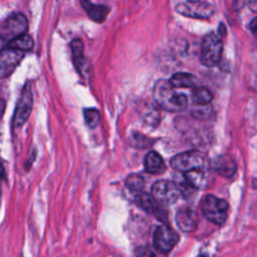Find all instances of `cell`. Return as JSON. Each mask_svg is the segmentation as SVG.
<instances>
[{"mask_svg":"<svg viewBox=\"0 0 257 257\" xmlns=\"http://www.w3.org/2000/svg\"><path fill=\"white\" fill-rule=\"evenodd\" d=\"M32 104H33V97H32L31 88L29 85H26L21 92V96L18 100L16 109H15V113L13 116L14 127L21 126L27 120L32 109Z\"/></svg>","mask_w":257,"mask_h":257,"instance_id":"ba28073f","label":"cell"},{"mask_svg":"<svg viewBox=\"0 0 257 257\" xmlns=\"http://www.w3.org/2000/svg\"><path fill=\"white\" fill-rule=\"evenodd\" d=\"M28 28V22L26 17L22 13H15L10 15L3 23L2 30L4 32V38L10 40L25 34ZM9 40V41H10Z\"/></svg>","mask_w":257,"mask_h":257,"instance_id":"9c48e42d","label":"cell"},{"mask_svg":"<svg viewBox=\"0 0 257 257\" xmlns=\"http://www.w3.org/2000/svg\"><path fill=\"white\" fill-rule=\"evenodd\" d=\"M165 254H162L158 252L157 250L154 251L153 249L149 247H140L137 250V256L138 257H164Z\"/></svg>","mask_w":257,"mask_h":257,"instance_id":"603a6c76","label":"cell"},{"mask_svg":"<svg viewBox=\"0 0 257 257\" xmlns=\"http://www.w3.org/2000/svg\"><path fill=\"white\" fill-rule=\"evenodd\" d=\"M250 29L252 33L256 36L257 38V17H255L251 22H250Z\"/></svg>","mask_w":257,"mask_h":257,"instance_id":"cb8c5ba5","label":"cell"},{"mask_svg":"<svg viewBox=\"0 0 257 257\" xmlns=\"http://www.w3.org/2000/svg\"><path fill=\"white\" fill-rule=\"evenodd\" d=\"M249 7L251 8L252 11L257 12V0L256 1H250L249 2Z\"/></svg>","mask_w":257,"mask_h":257,"instance_id":"4316f807","label":"cell"},{"mask_svg":"<svg viewBox=\"0 0 257 257\" xmlns=\"http://www.w3.org/2000/svg\"><path fill=\"white\" fill-rule=\"evenodd\" d=\"M236 163L235 161L228 156H221L216 160L215 170L223 177H231L236 172Z\"/></svg>","mask_w":257,"mask_h":257,"instance_id":"9a60e30c","label":"cell"},{"mask_svg":"<svg viewBox=\"0 0 257 257\" xmlns=\"http://www.w3.org/2000/svg\"><path fill=\"white\" fill-rule=\"evenodd\" d=\"M204 162V157L201 153L197 151H188L172 158L171 166L175 171L185 174L193 170L201 169Z\"/></svg>","mask_w":257,"mask_h":257,"instance_id":"5b68a950","label":"cell"},{"mask_svg":"<svg viewBox=\"0 0 257 257\" xmlns=\"http://www.w3.org/2000/svg\"><path fill=\"white\" fill-rule=\"evenodd\" d=\"M9 41H6L4 37H0V52L3 51L5 48H7V44Z\"/></svg>","mask_w":257,"mask_h":257,"instance_id":"d4e9b609","label":"cell"},{"mask_svg":"<svg viewBox=\"0 0 257 257\" xmlns=\"http://www.w3.org/2000/svg\"><path fill=\"white\" fill-rule=\"evenodd\" d=\"M24 52L12 48H5L0 52V78L8 77L19 65Z\"/></svg>","mask_w":257,"mask_h":257,"instance_id":"30bf717a","label":"cell"},{"mask_svg":"<svg viewBox=\"0 0 257 257\" xmlns=\"http://www.w3.org/2000/svg\"><path fill=\"white\" fill-rule=\"evenodd\" d=\"M71 50L76 68L79 71H83L85 66V59L83 57V43L80 39H74L72 41Z\"/></svg>","mask_w":257,"mask_h":257,"instance_id":"ac0fdd59","label":"cell"},{"mask_svg":"<svg viewBox=\"0 0 257 257\" xmlns=\"http://www.w3.org/2000/svg\"><path fill=\"white\" fill-rule=\"evenodd\" d=\"M156 103L163 109L171 112L182 111L187 107L188 98L184 93L177 92L169 80L160 79L153 90Z\"/></svg>","mask_w":257,"mask_h":257,"instance_id":"6da1fadb","label":"cell"},{"mask_svg":"<svg viewBox=\"0 0 257 257\" xmlns=\"http://www.w3.org/2000/svg\"><path fill=\"white\" fill-rule=\"evenodd\" d=\"M137 204L150 214H153L162 221L167 220V213L162 206L153 198L152 195L141 192L136 196Z\"/></svg>","mask_w":257,"mask_h":257,"instance_id":"8fae6325","label":"cell"},{"mask_svg":"<svg viewBox=\"0 0 257 257\" xmlns=\"http://www.w3.org/2000/svg\"><path fill=\"white\" fill-rule=\"evenodd\" d=\"M198 257H208L207 255H205V254H202V255H199Z\"/></svg>","mask_w":257,"mask_h":257,"instance_id":"f1b7e54d","label":"cell"},{"mask_svg":"<svg viewBox=\"0 0 257 257\" xmlns=\"http://www.w3.org/2000/svg\"><path fill=\"white\" fill-rule=\"evenodd\" d=\"M184 180L187 186L198 189L201 188L205 181V174L201 169L193 170L184 174Z\"/></svg>","mask_w":257,"mask_h":257,"instance_id":"d6986e66","label":"cell"},{"mask_svg":"<svg viewBox=\"0 0 257 257\" xmlns=\"http://www.w3.org/2000/svg\"><path fill=\"white\" fill-rule=\"evenodd\" d=\"M4 110H5V101L2 98H0V120L4 114Z\"/></svg>","mask_w":257,"mask_h":257,"instance_id":"484cf974","label":"cell"},{"mask_svg":"<svg viewBox=\"0 0 257 257\" xmlns=\"http://www.w3.org/2000/svg\"><path fill=\"white\" fill-rule=\"evenodd\" d=\"M125 186L132 192H135V193L139 194V193H141V191L143 190V188L145 186V180L142 176L137 175V174H133V175H130L126 178Z\"/></svg>","mask_w":257,"mask_h":257,"instance_id":"44dd1931","label":"cell"},{"mask_svg":"<svg viewBox=\"0 0 257 257\" xmlns=\"http://www.w3.org/2000/svg\"><path fill=\"white\" fill-rule=\"evenodd\" d=\"M83 115H84L85 122L89 127L94 128L96 125H98L100 115H99V112H98L97 109H95V108H85L83 110Z\"/></svg>","mask_w":257,"mask_h":257,"instance_id":"7402d4cb","label":"cell"},{"mask_svg":"<svg viewBox=\"0 0 257 257\" xmlns=\"http://www.w3.org/2000/svg\"><path fill=\"white\" fill-rule=\"evenodd\" d=\"M145 168L150 174L159 175L165 172L166 165L161 155L155 151H151L146 155Z\"/></svg>","mask_w":257,"mask_h":257,"instance_id":"4fadbf2b","label":"cell"},{"mask_svg":"<svg viewBox=\"0 0 257 257\" xmlns=\"http://www.w3.org/2000/svg\"><path fill=\"white\" fill-rule=\"evenodd\" d=\"M203 215L212 223L222 225L227 220L229 205L226 200L214 195H207L201 203Z\"/></svg>","mask_w":257,"mask_h":257,"instance_id":"7a4b0ae2","label":"cell"},{"mask_svg":"<svg viewBox=\"0 0 257 257\" xmlns=\"http://www.w3.org/2000/svg\"><path fill=\"white\" fill-rule=\"evenodd\" d=\"M179 241V236L177 232L170 226L163 224L157 227L154 233V247L155 249L162 253H169Z\"/></svg>","mask_w":257,"mask_h":257,"instance_id":"52a82bcc","label":"cell"},{"mask_svg":"<svg viewBox=\"0 0 257 257\" xmlns=\"http://www.w3.org/2000/svg\"><path fill=\"white\" fill-rule=\"evenodd\" d=\"M181 194V188L172 181L160 180L152 187V196L161 206H169L176 203Z\"/></svg>","mask_w":257,"mask_h":257,"instance_id":"277c9868","label":"cell"},{"mask_svg":"<svg viewBox=\"0 0 257 257\" xmlns=\"http://www.w3.org/2000/svg\"><path fill=\"white\" fill-rule=\"evenodd\" d=\"M176 11L186 17L206 19L214 13V6L206 1H183L176 5Z\"/></svg>","mask_w":257,"mask_h":257,"instance_id":"8992f818","label":"cell"},{"mask_svg":"<svg viewBox=\"0 0 257 257\" xmlns=\"http://www.w3.org/2000/svg\"><path fill=\"white\" fill-rule=\"evenodd\" d=\"M83 9L86 11V13L88 14L89 18L91 20H93L94 22L97 23H101L105 20L106 15L109 12V7L105 6V5H99V4H92L91 2L88 1H81L80 2Z\"/></svg>","mask_w":257,"mask_h":257,"instance_id":"5bb4252c","label":"cell"},{"mask_svg":"<svg viewBox=\"0 0 257 257\" xmlns=\"http://www.w3.org/2000/svg\"><path fill=\"white\" fill-rule=\"evenodd\" d=\"M4 174H5V171H4V167H3L2 163L0 162V183H1V181L4 179Z\"/></svg>","mask_w":257,"mask_h":257,"instance_id":"83f0119b","label":"cell"},{"mask_svg":"<svg viewBox=\"0 0 257 257\" xmlns=\"http://www.w3.org/2000/svg\"><path fill=\"white\" fill-rule=\"evenodd\" d=\"M170 83L171 85L175 88H179V87H193L196 83V77L191 74V73H187V72H179L174 74L171 78H170Z\"/></svg>","mask_w":257,"mask_h":257,"instance_id":"2e32d148","label":"cell"},{"mask_svg":"<svg viewBox=\"0 0 257 257\" xmlns=\"http://www.w3.org/2000/svg\"><path fill=\"white\" fill-rule=\"evenodd\" d=\"M193 100L198 105L206 106L213 100V94L206 87H197L193 91Z\"/></svg>","mask_w":257,"mask_h":257,"instance_id":"ffe728a7","label":"cell"},{"mask_svg":"<svg viewBox=\"0 0 257 257\" xmlns=\"http://www.w3.org/2000/svg\"><path fill=\"white\" fill-rule=\"evenodd\" d=\"M34 45L33 39L30 35L23 34L21 36H18L12 40H10L7 44V48H12L20 51H25V50H31Z\"/></svg>","mask_w":257,"mask_h":257,"instance_id":"e0dca14e","label":"cell"},{"mask_svg":"<svg viewBox=\"0 0 257 257\" xmlns=\"http://www.w3.org/2000/svg\"><path fill=\"white\" fill-rule=\"evenodd\" d=\"M223 53V42L218 34H206L201 43L200 61L205 66H214L219 63Z\"/></svg>","mask_w":257,"mask_h":257,"instance_id":"3957f363","label":"cell"},{"mask_svg":"<svg viewBox=\"0 0 257 257\" xmlns=\"http://www.w3.org/2000/svg\"><path fill=\"white\" fill-rule=\"evenodd\" d=\"M176 222L178 227L184 232L194 231L199 223L197 213L191 208H182L176 215Z\"/></svg>","mask_w":257,"mask_h":257,"instance_id":"7c38bea8","label":"cell"},{"mask_svg":"<svg viewBox=\"0 0 257 257\" xmlns=\"http://www.w3.org/2000/svg\"><path fill=\"white\" fill-rule=\"evenodd\" d=\"M0 203H1V188H0Z\"/></svg>","mask_w":257,"mask_h":257,"instance_id":"f546056e","label":"cell"}]
</instances>
